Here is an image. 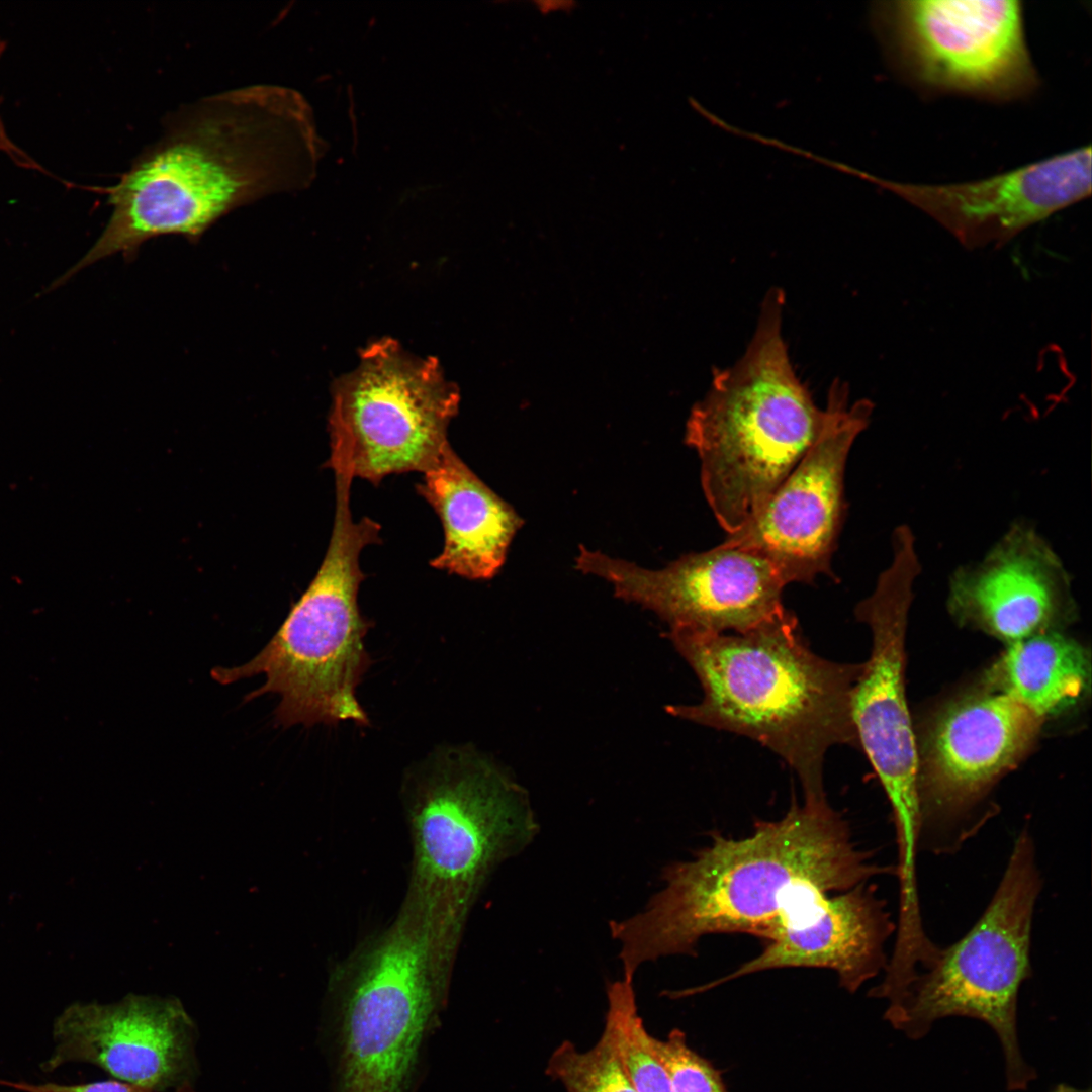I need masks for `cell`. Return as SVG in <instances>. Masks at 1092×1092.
<instances>
[{
    "mask_svg": "<svg viewBox=\"0 0 1092 1092\" xmlns=\"http://www.w3.org/2000/svg\"><path fill=\"white\" fill-rule=\"evenodd\" d=\"M316 142L309 107L289 88L253 84L179 106L117 182L98 188L111 206L109 219L57 283L112 255L132 260L153 238L197 243L233 210L306 186Z\"/></svg>",
    "mask_w": 1092,
    "mask_h": 1092,
    "instance_id": "cell-1",
    "label": "cell"
},
{
    "mask_svg": "<svg viewBox=\"0 0 1092 1092\" xmlns=\"http://www.w3.org/2000/svg\"><path fill=\"white\" fill-rule=\"evenodd\" d=\"M885 874L895 875V866L858 846L826 796L794 799L782 818L759 821L746 837L715 834L690 859L665 867L664 886L644 909L610 922L623 976L647 962L695 956L712 934L767 943L816 922L833 894Z\"/></svg>",
    "mask_w": 1092,
    "mask_h": 1092,
    "instance_id": "cell-2",
    "label": "cell"
},
{
    "mask_svg": "<svg viewBox=\"0 0 1092 1092\" xmlns=\"http://www.w3.org/2000/svg\"><path fill=\"white\" fill-rule=\"evenodd\" d=\"M669 638L698 676L703 699L666 711L757 741L794 770L803 797L826 795V752L857 744L851 696L861 664L814 653L786 609L743 634L669 632Z\"/></svg>",
    "mask_w": 1092,
    "mask_h": 1092,
    "instance_id": "cell-3",
    "label": "cell"
},
{
    "mask_svg": "<svg viewBox=\"0 0 1092 1092\" xmlns=\"http://www.w3.org/2000/svg\"><path fill=\"white\" fill-rule=\"evenodd\" d=\"M413 858L400 907L424 930L432 963L451 981L469 913L485 882L535 839L529 795L485 756L451 750L405 785Z\"/></svg>",
    "mask_w": 1092,
    "mask_h": 1092,
    "instance_id": "cell-4",
    "label": "cell"
},
{
    "mask_svg": "<svg viewBox=\"0 0 1092 1092\" xmlns=\"http://www.w3.org/2000/svg\"><path fill=\"white\" fill-rule=\"evenodd\" d=\"M784 293L770 289L744 354L713 372L687 422L701 460L704 494L728 535L765 504L822 433L818 407L790 360L782 334Z\"/></svg>",
    "mask_w": 1092,
    "mask_h": 1092,
    "instance_id": "cell-5",
    "label": "cell"
},
{
    "mask_svg": "<svg viewBox=\"0 0 1092 1092\" xmlns=\"http://www.w3.org/2000/svg\"><path fill=\"white\" fill-rule=\"evenodd\" d=\"M380 530L368 517L355 521L350 489L337 487L329 546L307 589L256 656L238 666L216 667L212 677L226 685L263 675L265 682L247 699L278 695L275 716L286 727L349 720L368 725L355 693L371 663L363 640L371 623L357 604L365 578L359 557L366 546L381 541Z\"/></svg>",
    "mask_w": 1092,
    "mask_h": 1092,
    "instance_id": "cell-6",
    "label": "cell"
},
{
    "mask_svg": "<svg viewBox=\"0 0 1092 1092\" xmlns=\"http://www.w3.org/2000/svg\"><path fill=\"white\" fill-rule=\"evenodd\" d=\"M449 987L423 929L400 909L336 964L326 994L332 1092H415Z\"/></svg>",
    "mask_w": 1092,
    "mask_h": 1092,
    "instance_id": "cell-7",
    "label": "cell"
},
{
    "mask_svg": "<svg viewBox=\"0 0 1092 1092\" xmlns=\"http://www.w3.org/2000/svg\"><path fill=\"white\" fill-rule=\"evenodd\" d=\"M1042 887L1035 841L1024 826L979 919L961 939L940 947L934 963L887 1006L885 1019L912 1039L945 1017L982 1020L1001 1042L1008 1089H1026L1036 1073L1019 1046L1017 1004L1020 987L1032 974V922Z\"/></svg>",
    "mask_w": 1092,
    "mask_h": 1092,
    "instance_id": "cell-8",
    "label": "cell"
},
{
    "mask_svg": "<svg viewBox=\"0 0 1092 1092\" xmlns=\"http://www.w3.org/2000/svg\"><path fill=\"white\" fill-rule=\"evenodd\" d=\"M459 400L438 360L413 356L392 339L373 342L334 385L326 465L375 485L390 474L424 473L449 445Z\"/></svg>",
    "mask_w": 1092,
    "mask_h": 1092,
    "instance_id": "cell-9",
    "label": "cell"
},
{
    "mask_svg": "<svg viewBox=\"0 0 1092 1092\" xmlns=\"http://www.w3.org/2000/svg\"><path fill=\"white\" fill-rule=\"evenodd\" d=\"M879 21L899 69L924 89L1006 101L1037 87L1020 1H891Z\"/></svg>",
    "mask_w": 1092,
    "mask_h": 1092,
    "instance_id": "cell-10",
    "label": "cell"
},
{
    "mask_svg": "<svg viewBox=\"0 0 1092 1092\" xmlns=\"http://www.w3.org/2000/svg\"><path fill=\"white\" fill-rule=\"evenodd\" d=\"M892 546L891 564L855 609L870 628L872 648L853 687L851 716L857 744L890 803L895 836L911 839L920 827L919 759L906 701L904 644L920 563L910 530H896Z\"/></svg>",
    "mask_w": 1092,
    "mask_h": 1092,
    "instance_id": "cell-11",
    "label": "cell"
},
{
    "mask_svg": "<svg viewBox=\"0 0 1092 1092\" xmlns=\"http://www.w3.org/2000/svg\"><path fill=\"white\" fill-rule=\"evenodd\" d=\"M1043 720L986 688L947 707L929 733L919 769V852L952 855L987 823L980 805L1027 751Z\"/></svg>",
    "mask_w": 1092,
    "mask_h": 1092,
    "instance_id": "cell-12",
    "label": "cell"
},
{
    "mask_svg": "<svg viewBox=\"0 0 1092 1092\" xmlns=\"http://www.w3.org/2000/svg\"><path fill=\"white\" fill-rule=\"evenodd\" d=\"M873 407L864 398L850 403L846 384L835 380L818 439L760 510L722 545L760 555L785 584L811 583L819 574H830L844 512L847 456Z\"/></svg>",
    "mask_w": 1092,
    "mask_h": 1092,
    "instance_id": "cell-13",
    "label": "cell"
},
{
    "mask_svg": "<svg viewBox=\"0 0 1092 1092\" xmlns=\"http://www.w3.org/2000/svg\"><path fill=\"white\" fill-rule=\"evenodd\" d=\"M575 567L654 612L669 632L743 634L785 610L786 584L776 568L756 553L722 544L655 570L581 545Z\"/></svg>",
    "mask_w": 1092,
    "mask_h": 1092,
    "instance_id": "cell-14",
    "label": "cell"
},
{
    "mask_svg": "<svg viewBox=\"0 0 1092 1092\" xmlns=\"http://www.w3.org/2000/svg\"><path fill=\"white\" fill-rule=\"evenodd\" d=\"M42 1070L95 1065L114 1079L154 1092L193 1081L197 1028L174 998L129 995L114 1004H74L55 1021Z\"/></svg>",
    "mask_w": 1092,
    "mask_h": 1092,
    "instance_id": "cell-15",
    "label": "cell"
},
{
    "mask_svg": "<svg viewBox=\"0 0 1092 1092\" xmlns=\"http://www.w3.org/2000/svg\"><path fill=\"white\" fill-rule=\"evenodd\" d=\"M969 249L1004 245L1091 193V147L985 179L947 184L880 181Z\"/></svg>",
    "mask_w": 1092,
    "mask_h": 1092,
    "instance_id": "cell-16",
    "label": "cell"
},
{
    "mask_svg": "<svg viewBox=\"0 0 1092 1092\" xmlns=\"http://www.w3.org/2000/svg\"><path fill=\"white\" fill-rule=\"evenodd\" d=\"M947 607L958 622L1008 644L1055 630L1075 609L1061 558L1025 521H1017L978 562L958 567Z\"/></svg>",
    "mask_w": 1092,
    "mask_h": 1092,
    "instance_id": "cell-17",
    "label": "cell"
},
{
    "mask_svg": "<svg viewBox=\"0 0 1092 1092\" xmlns=\"http://www.w3.org/2000/svg\"><path fill=\"white\" fill-rule=\"evenodd\" d=\"M417 484L439 516L444 546L434 568L468 579L492 578L523 521L455 453L450 444Z\"/></svg>",
    "mask_w": 1092,
    "mask_h": 1092,
    "instance_id": "cell-18",
    "label": "cell"
},
{
    "mask_svg": "<svg viewBox=\"0 0 1092 1092\" xmlns=\"http://www.w3.org/2000/svg\"><path fill=\"white\" fill-rule=\"evenodd\" d=\"M987 678L989 689L1045 720L1083 699L1090 685V661L1075 640L1050 630L1008 644Z\"/></svg>",
    "mask_w": 1092,
    "mask_h": 1092,
    "instance_id": "cell-19",
    "label": "cell"
},
{
    "mask_svg": "<svg viewBox=\"0 0 1092 1092\" xmlns=\"http://www.w3.org/2000/svg\"><path fill=\"white\" fill-rule=\"evenodd\" d=\"M604 1032L611 1039L636 1092H674L650 1051L649 1034L637 1012L633 979L623 977L608 985Z\"/></svg>",
    "mask_w": 1092,
    "mask_h": 1092,
    "instance_id": "cell-20",
    "label": "cell"
},
{
    "mask_svg": "<svg viewBox=\"0 0 1092 1092\" xmlns=\"http://www.w3.org/2000/svg\"><path fill=\"white\" fill-rule=\"evenodd\" d=\"M547 1069L566 1092H636L605 1032L595 1046L584 1052L569 1041L561 1043L550 1057Z\"/></svg>",
    "mask_w": 1092,
    "mask_h": 1092,
    "instance_id": "cell-21",
    "label": "cell"
},
{
    "mask_svg": "<svg viewBox=\"0 0 1092 1092\" xmlns=\"http://www.w3.org/2000/svg\"><path fill=\"white\" fill-rule=\"evenodd\" d=\"M651 1053L664 1069L674 1092H727L720 1074L673 1030L666 1039L649 1035Z\"/></svg>",
    "mask_w": 1092,
    "mask_h": 1092,
    "instance_id": "cell-22",
    "label": "cell"
},
{
    "mask_svg": "<svg viewBox=\"0 0 1092 1092\" xmlns=\"http://www.w3.org/2000/svg\"><path fill=\"white\" fill-rule=\"evenodd\" d=\"M0 1085H5L23 1092H154L150 1088L118 1079L100 1080L80 1084L58 1083H27L0 1080ZM174 1092H196L191 1082L184 1083Z\"/></svg>",
    "mask_w": 1092,
    "mask_h": 1092,
    "instance_id": "cell-23",
    "label": "cell"
},
{
    "mask_svg": "<svg viewBox=\"0 0 1092 1092\" xmlns=\"http://www.w3.org/2000/svg\"><path fill=\"white\" fill-rule=\"evenodd\" d=\"M6 50V41L0 38V59ZM1 104V98H0ZM0 151L9 157L17 166L26 169L39 170L43 172L42 167L33 159H31L24 151H22L8 135L3 119L0 114Z\"/></svg>",
    "mask_w": 1092,
    "mask_h": 1092,
    "instance_id": "cell-24",
    "label": "cell"
},
{
    "mask_svg": "<svg viewBox=\"0 0 1092 1092\" xmlns=\"http://www.w3.org/2000/svg\"><path fill=\"white\" fill-rule=\"evenodd\" d=\"M533 5H534L535 9L540 14L547 15V14H552V13H557V12L558 13H560V12H569V11H571V10H573L575 8L576 3L573 2V1H563V0H558V1H555V0L545 1L544 0V1L533 2Z\"/></svg>",
    "mask_w": 1092,
    "mask_h": 1092,
    "instance_id": "cell-25",
    "label": "cell"
},
{
    "mask_svg": "<svg viewBox=\"0 0 1092 1092\" xmlns=\"http://www.w3.org/2000/svg\"><path fill=\"white\" fill-rule=\"evenodd\" d=\"M1051 1092H1091L1090 1089H1079L1070 1085L1060 1084L1056 1086Z\"/></svg>",
    "mask_w": 1092,
    "mask_h": 1092,
    "instance_id": "cell-26",
    "label": "cell"
},
{
    "mask_svg": "<svg viewBox=\"0 0 1092 1092\" xmlns=\"http://www.w3.org/2000/svg\"><path fill=\"white\" fill-rule=\"evenodd\" d=\"M898 892H899V891H898ZM917 892H918V891H917ZM917 892H916V893H917ZM916 893H915V894H916ZM899 894H900V893H899ZM915 894H914V895H915ZM900 895H902V894H900ZM914 895H911V896H914ZM902 896H904V895H902ZM911 896H904V897H911Z\"/></svg>",
    "mask_w": 1092,
    "mask_h": 1092,
    "instance_id": "cell-27",
    "label": "cell"
}]
</instances>
